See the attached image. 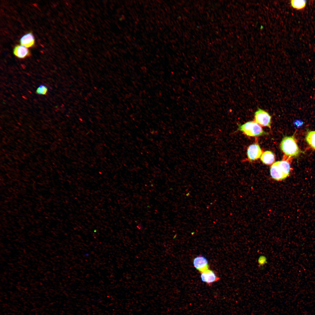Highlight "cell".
I'll return each instance as SVG.
<instances>
[{
  "label": "cell",
  "mask_w": 315,
  "mask_h": 315,
  "mask_svg": "<svg viewBox=\"0 0 315 315\" xmlns=\"http://www.w3.org/2000/svg\"><path fill=\"white\" fill-rule=\"evenodd\" d=\"M280 148L284 154L289 157H296L302 152L294 135L284 137L281 142Z\"/></svg>",
  "instance_id": "6da1fadb"
},
{
  "label": "cell",
  "mask_w": 315,
  "mask_h": 315,
  "mask_svg": "<svg viewBox=\"0 0 315 315\" xmlns=\"http://www.w3.org/2000/svg\"><path fill=\"white\" fill-rule=\"evenodd\" d=\"M238 130L246 135L251 136H255L263 135L268 134L264 131L261 127L255 121L247 122L238 126Z\"/></svg>",
  "instance_id": "7a4b0ae2"
},
{
  "label": "cell",
  "mask_w": 315,
  "mask_h": 315,
  "mask_svg": "<svg viewBox=\"0 0 315 315\" xmlns=\"http://www.w3.org/2000/svg\"><path fill=\"white\" fill-rule=\"evenodd\" d=\"M254 119L258 124L271 128V116L265 111L258 108L254 113Z\"/></svg>",
  "instance_id": "3957f363"
},
{
  "label": "cell",
  "mask_w": 315,
  "mask_h": 315,
  "mask_svg": "<svg viewBox=\"0 0 315 315\" xmlns=\"http://www.w3.org/2000/svg\"><path fill=\"white\" fill-rule=\"evenodd\" d=\"M262 154L261 149L258 144H251L248 148L247 156L248 158L251 160L258 159L261 156Z\"/></svg>",
  "instance_id": "277c9868"
},
{
  "label": "cell",
  "mask_w": 315,
  "mask_h": 315,
  "mask_svg": "<svg viewBox=\"0 0 315 315\" xmlns=\"http://www.w3.org/2000/svg\"><path fill=\"white\" fill-rule=\"evenodd\" d=\"M200 273L202 281L206 282L209 286L220 279L219 278L216 276L214 271L209 269Z\"/></svg>",
  "instance_id": "5b68a950"
},
{
  "label": "cell",
  "mask_w": 315,
  "mask_h": 315,
  "mask_svg": "<svg viewBox=\"0 0 315 315\" xmlns=\"http://www.w3.org/2000/svg\"><path fill=\"white\" fill-rule=\"evenodd\" d=\"M193 264L194 267L200 273L209 269L207 260L203 256H199L195 258Z\"/></svg>",
  "instance_id": "8992f818"
},
{
  "label": "cell",
  "mask_w": 315,
  "mask_h": 315,
  "mask_svg": "<svg viewBox=\"0 0 315 315\" xmlns=\"http://www.w3.org/2000/svg\"><path fill=\"white\" fill-rule=\"evenodd\" d=\"M270 174L273 179L277 181L283 180L287 178L276 162L271 167Z\"/></svg>",
  "instance_id": "52a82bcc"
},
{
  "label": "cell",
  "mask_w": 315,
  "mask_h": 315,
  "mask_svg": "<svg viewBox=\"0 0 315 315\" xmlns=\"http://www.w3.org/2000/svg\"><path fill=\"white\" fill-rule=\"evenodd\" d=\"M14 54L17 57L24 59L30 56L29 50L27 47L22 45H17L14 48Z\"/></svg>",
  "instance_id": "ba28073f"
},
{
  "label": "cell",
  "mask_w": 315,
  "mask_h": 315,
  "mask_svg": "<svg viewBox=\"0 0 315 315\" xmlns=\"http://www.w3.org/2000/svg\"><path fill=\"white\" fill-rule=\"evenodd\" d=\"M20 41L21 45L27 48L33 47L35 43L34 37L31 32L23 36L20 38Z\"/></svg>",
  "instance_id": "9c48e42d"
},
{
  "label": "cell",
  "mask_w": 315,
  "mask_h": 315,
  "mask_svg": "<svg viewBox=\"0 0 315 315\" xmlns=\"http://www.w3.org/2000/svg\"><path fill=\"white\" fill-rule=\"evenodd\" d=\"M260 159L262 162L266 164H271L274 161L275 156L274 153L270 151H265L261 155Z\"/></svg>",
  "instance_id": "30bf717a"
},
{
  "label": "cell",
  "mask_w": 315,
  "mask_h": 315,
  "mask_svg": "<svg viewBox=\"0 0 315 315\" xmlns=\"http://www.w3.org/2000/svg\"><path fill=\"white\" fill-rule=\"evenodd\" d=\"M278 167L281 170L287 177L290 174V166L289 163L285 160H281L276 162Z\"/></svg>",
  "instance_id": "8fae6325"
},
{
  "label": "cell",
  "mask_w": 315,
  "mask_h": 315,
  "mask_svg": "<svg viewBox=\"0 0 315 315\" xmlns=\"http://www.w3.org/2000/svg\"><path fill=\"white\" fill-rule=\"evenodd\" d=\"M306 140L308 144L315 150V130L308 132L306 137Z\"/></svg>",
  "instance_id": "7c38bea8"
},
{
  "label": "cell",
  "mask_w": 315,
  "mask_h": 315,
  "mask_svg": "<svg viewBox=\"0 0 315 315\" xmlns=\"http://www.w3.org/2000/svg\"><path fill=\"white\" fill-rule=\"evenodd\" d=\"M290 4L291 7L294 9L301 10L305 7L306 2L305 0H291Z\"/></svg>",
  "instance_id": "4fadbf2b"
},
{
  "label": "cell",
  "mask_w": 315,
  "mask_h": 315,
  "mask_svg": "<svg viewBox=\"0 0 315 315\" xmlns=\"http://www.w3.org/2000/svg\"><path fill=\"white\" fill-rule=\"evenodd\" d=\"M48 91V87L44 85L41 84L37 88L36 93L38 95H46Z\"/></svg>",
  "instance_id": "5bb4252c"
},
{
  "label": "cell",
  "mask_w": 315,
  "mask_h": 315,
  "mask_svg": "<svg viewBox=\"0 0 315 315\" xmlns=\"http://www.w3.org/2000/svg\"><path fill=\"white\" fill-rule=\"evenodd\" d=\"M267 261V259L265 256H262L259 257L258 262L260 265L263 266L265 264Z\"/></svg>",
  "instance_id": "9a60e30c"
},
{
  "label": "cell",
  "mask_w": 315,
  "mask_h": 315,
  "mask_svg": "<svg viewBox=\"0 0 315 315\" xmlns=\"http://www.w3.org/2000/svg\"><path fill=\"white\" fill-rule=\"evenodd\" d=\"M294 124L296 127H299L302 125L303 122L300 120H296L294 122Z\"/></svg>",
  "instance_id": "2e32d148"
}]
</instances>
